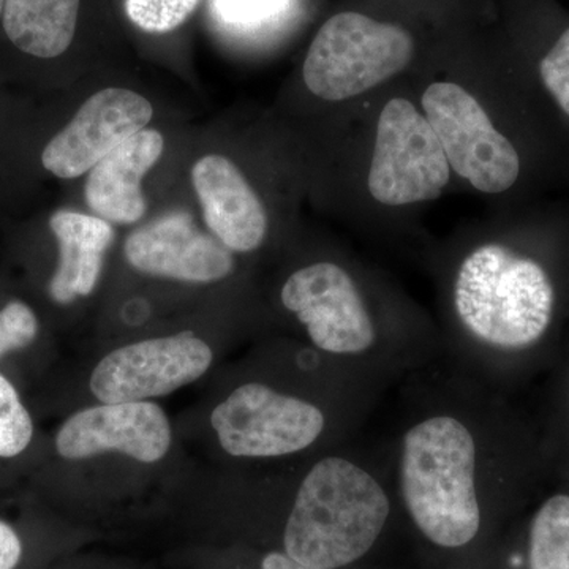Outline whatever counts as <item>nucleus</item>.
I'll return each mask as SVG.
<instances>
[{"mask_svg": "<svg viewBox=\"0 0 569 569\" xmlns=\"http://www.w3.org/2000/svg\"><path fill=\"white\" fill-rule=\"evenodd\" d=\"M261 569H312L288 557L287 553L271 552L264 557Z\"/></svg>", "mask_w": 569, "mask_h": 569, "instance_id": "obj_24", "label": "nucleus"}, {"mask_svg": "<svg viewBox=\"0 0 569 569\" xmlns=\"http://www.w3.org/2000/svg\"><path fill=\"white\" fill-rule=\"evenodd\" d=\"M391 503L369 471L351 460L321 459L307 473L284 529V553L312 569H337L376 545Z\"/></svg>", "mask_w": 569, "mask_h": 569, "instance_id": "obj_1", "label": "nucleus"}, {"mask_svg": "<svg viewBox=\"0 0 569 569\" xmlns=\"http://www.w3.org/2000/svg\"><path fill=\"white\" fill-rule=\"evenodd\" d=\"M211 365V348L192 331L142 340L104 356L91 391L103 403L144 402L193 383Z\"/></svg>", "mask_w": 569, "mask_h": 569, "instance_id": "obj_8", "label": "nucleus"}, {"mask_svg": "<svg viewBox=\"0 0 569 569\" xmlns=\"http://www.w3.org/2000/svg\"><path fill=\"white\" fill-rule=\"evenodd\" d=\"M170 445V421L162 408L148 400L86 408L67 419L56 437L59 455L69 460L118 451L153 463L167 456Z\"/></svg>", "mask_w": 569, "mask_h": 569, "instance_id": "obj_11", "label": "nucleus"}, {"mask_svg": "<svg viewBox=\"0 0 569 569\" xmlns=\"http://www.w3.org/2000/svg\"><path fill=\"white\" fill-rule=\"evenodd\" d=\"M477 468L473 432L451 415L422 419L403 437V501L433 545L462 548L477 537L481 527Z\"/></svg>", "mask_w": 569, "mask_h": 569, "instance_id": "obj_2", "label": "nucleus"}, {"mask_svg": "<svg viewBox=\"0 0 569 569\" xmlns=\"http://www.w3.org/2000/svg\"><path fill=\"white\" fill-rule=\"evenodd\" d=\"M31 415L6 377L0 376V458H14L31 443Z\"/></svg>", "mask_w": 569, "mask_h": 569, "instance_id": "obj_18", "label": "nucleus"}, {"mask_svg": "<svg viewBox=\"0 0 569 569\" xmlns=\"http://www.w3.org/2000/svg\"><path fill=\"white\" fill-rule=\"evenodd\" d=\"M127 261L142 274L189 283L219 282L233 271L220 241L198 230L189 213L174 212L138 228L127 239Z\"/></svg>", "mask_w": 569, "mask_h": 569, "instance_id": "obj_12", "label": "nucleus"}, {"mask_svg": "<svg viewBox=\"0 0 569 569\" xmlns=\"http://www.w3.org/2000/svg\"><path fill=\"white\" fill-rule=\"evenodd\" d=\"M413 56V37L406 29L343 11L317 32L302 77L313 96L342 102L396 77Z\"/></svg>", "mask_w": 569, "mask_h": 569, "instance_id": "obj_4", "label": "nucleus"}, {"mask_svg": "<svg viewBox=\"0 0 569 569\" xmlns=\"http://www.w3.org/2000/svg\"><path fill=\"white\" fill-rule=\"evenodd\" d=\"M209 230L228 250L253 252L268 233V216L244 174L227 157L206 156L192 170Z\"/></svg>", "mask_w": 569, "mask_h": 569, "instance_id": "obj_13", "label": "nucleus"}, {"mask_svg": "<svg viewBox=\"0 0 569 569\" xmlns=\"http://www.w3.org/2000/svg\"><path fill=\"white\" fill-rule=\"evenodd\" d=\"M542 82L569 116V29L541 61Z\"/></svg>", "mask_w": 569, "mask_h": 569, "instance_id": "obj_22", "label": "nucleus"}, {"mask_svg": "<svg viewBox=\"0 0 569 569\" xmlns=\"http://www.w3.org/2000/svg\"><path fill=\"white\" fill-rule=\"evenodd\" d=\"M3 7H6V0H0V17L3 14Z\"/></svg>", "mask_w": 569, "mask_h": 569, "instance_id": "obj_25", "label": "nucleus"}, {"mask_svg": "<svg viewBox=\"0 0 569 569\" xmlns=\"http://www.w3.org/2000/svg\"><path fill=\"white\" fill-rule=\"evenodd\" d=\"M200 0H126V13L146 32H171L192 17Z\"/></svg>", "mask_w": 569, "mask_h": 569, "instance_id": "obj_20", "label": "nucleus"}, {"mask_svg": "<svg viewBox=\"0 0 569 569\" xmlns=\"http://www.w3.org/2000/svg\"><path fill=\"white\" fill-rule=\"evenodd\" d=\"M220 445L234 458L268 459L312 447L323 433V411L260 383L234 389L212 411Z\"/></svg>", "mask_w": 569, "mask_h": 569, "instance_id": "obj_7", "label": "nucleus"}, {"mask_svg": "<svg viewBox=\"0 0 569 569\" xmlns=\"http://www.w3.org/2000/svg\"><path fill=\"white\" fill-rule=\"evenodd\" d=\"M552 282L542 266L501 244L475 249L455 283L459 321L471 339L500 351L526 350L552 320Z\"/></svg>", "mask_w": 569, "mask_h": 569, "instance_id": "obj_3", "label": "nucleus"}, {"mask_svg": "<svg viewBox=\"0 0 569 569\" xmlns=\"http://www.w3.org/2000/svg\"><path fill=\"white\" fill-rule=\"evenodd\" d=\"M22 546L17 531L0 520V569H14L20 563Z\"/></svg>", "mask_w": 569, "mask_h": 569, "instance_id": "obj_23", "label": "nucleus"}, {"mask_svg": "<svg viewBox=\"0 0 569 569\" xmlns=\"http://www.w3.org/2000/svg\"><path fill=\"white\" fill-rule=\"evenodd\" d=\"M152 114V104L140 93L122 88L103 89L86 100L69 126L48 142L41 163L58 178H80L122 142L144 130Z\"/></svg>", "mask_w": 569, "mask_h": 569, "instance_id": "obj_10", "label": "nucleus"}, {"mask_svg": "<svg viewBox=\"0 0 569 569\" xmlns=\"http://www.w3.org/2000/svg\"><path fill=\"white\" fill-rule=\"evenodd\" d=\"M50 227L59 244V266L52 276L50 295L58 305H69L92 293L114 230L100 217L67 209L51 217Z\"/></svg>", "mask_w": 569, "mask_h": 569, "instance_id": "obj_15", "label": "nucleus"}, {"mask_svg": "<svg viewBox=\"0 0 569 569\" xmlns=\"http://www.w3.org/2000/svg\"><path fill=\"white\" fill-rule=\"evenodd\" d=\"M530 569H569V496L549 498L535 516Z\"/></svg>", "mask_w": 569, "mask_h": 569, "instance_id": "obj_17", "label": "nucleus"}, {"mask_svg": "<svg viewBox=\"0 0 569 569\" xmlns=\"http://www.w3.org/2000/svg\"><path fill=\"white\" fill-rule=\"evenodd\" d=\"M282 302L306 326L313 346L332 355H361L376 346L377 329L346 269L316 263L282 288Z\"/></svg>", "mask_w": 569, "mask_h": 569, "instance_id": "obj_9", "label": "nucleus"}, {"mask_svg": "<svg viewBox=\"0 0 569 569\" xmlns=\"http://www.w3.org/2000/svg\"><path fill=\"white\" fill-rule=\"evenodd\" d=\"M421 103L456 174L482 193L507 192L515 186L519 153L470 92L455 82H433Z\"/></svg>", "mask_w": 569, "mask_h": 569, "instance_id": "obj_6", "label": "nucleus"}, {"mask_svg": "<svg viewBox=\"0 0 569 569\" xmlns=\"http://www.w3.org/2000/svg\"><path fill=\"white\" fill-rule=\"evenodd\" d=\"M157 130H141L108 153L89 171L86 203L97 217L112 223H137L146 213L141 181L163 153Z\"/></svg>", "mask_w": 569, "mask_h": 569, "instance_id": "obj_14", "label": "nucleus"}, {"mask_svg": "<svg viewBox=\"0 0 569 569\" xmlns=\"http://www.w3.org/2000/svg\"><path fill=\"white\" fill-rule=\"evenodd\" d=\"M291 0H211L213 20L234 32H250L277 20Z\"/></svg>", "mask_w": 569, "mask_h": 569, "instance_id": "obj_19", "label": "nucleus"}, {"mask_svg": "<svg viewBox=\"0 0 569 569\" xmlns=\"http://www.w3.org/2000/svg\"><path fill=\"white\" fill-rule=\"evenodd\" d=\"M78 10L80 0H6L3 29L26 54L58 58L73 41Z\"/></svg>", "mask_w": 569, "mask_h": 569, "instance_id": "obj_16", "label": "nucleus"}, {"mask_svg": "<svg viewBox=\"0 0 569 569\" xmlns=\"http://www.w3.org/2000/svg\"><path fill=\"white\" fill-rule=\"evenodd\" d=\"M39 332V321L31 307L13 301L0 310V358L9 351L31 346Z\"/></svg>", "mask_w": 569, "mask_h": 569, "instance_id": "obj_21", "label": "nucleus"}, {"mask_svg": "<svg viewBox=\"0 0 569 569\" xmlns=\"http://www.w3.org/2000/svg\"><path fill=\"white\" fill-rule=\"evenodd\" d=\"M451 178L443 148L426 116L410 100L385 104L367 176L373 200L406 206L437 200Z\"/></svg>", "mask_w": 569, "mask_h": 569, "instance_id": "obj_5", "label": "nucleus"}]
</instances>
